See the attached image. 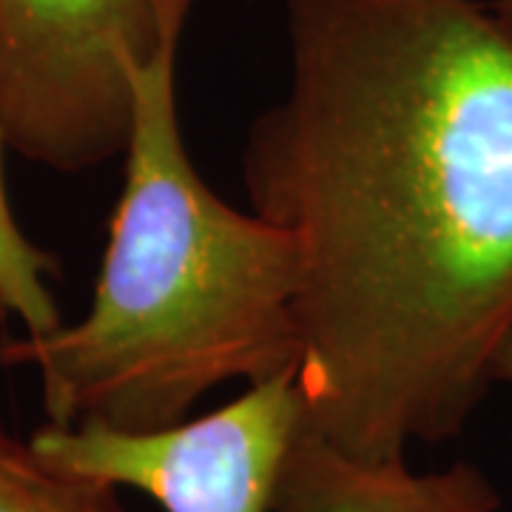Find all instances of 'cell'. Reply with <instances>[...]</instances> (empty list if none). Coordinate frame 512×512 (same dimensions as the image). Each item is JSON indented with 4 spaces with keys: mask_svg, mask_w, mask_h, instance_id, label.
<instances>
[{
    "mask_svg": "<svg viewBox=\"0 0 512 512\" xmlns=\"http://www.w3.org/2000/svg\"><path fill=\"white\" fill-rule=\"evenodd\" d=\"M493 382L512 384V328L493 359Z\"/></svg>",
    "mask_w": 512,
    "mask_h": 512,
    "instance_id": "obj_8",
    "label": "cell"
},
{
    "mask_svg": "<svg viewBox=\"0 0 512 512\" xmlns=\"http://www.w3.org/2000/svg\"><path fill=\"white\" fill-rule=\"evenodd\" d=\"M501 493L470 461L413 473L407 458L370 461L305 421L282 464L271 512H498Z\"/></svg>",
    "mask_w": 512,
    "mask_h": 512,
    "instance_id": "obj_5",
    "label": "cell"
},
{
    "mask_svg": "<svg viewBox=\"0 0 512 512\" xmlns=\"http://www.w3.org/2000/svg\"><path fill=\"white\" fill-rule=\"evenodd\" d=\"M0 512H126L120 487L40 456L0 421Z\"/></svg>",
    "mask_w": 512,
    "mask_h": 512,
    "instance_id": "obj_6",
    "label": "cell"
},
{
    "mask_svg": "<svg viewBox=\"0 0 512 512\" xmlns=\"http://www.w3.org/2000/svg\"><path fill=\"white\" fill-rule=\"evenodd\" d=\"M308 421L299 367L251 382L200 419L151 430L43 424L40 456L77 476L131 487L165 512H271L282 464Z\"/></svg>",
    "mask_w": 512,
    "mask_h": 512,
    "instance_id": "obj_4",
    "label": "cell"
},
{
    "mask_svg": "<svg viewBox=\"0 0 512 512\" xmlns=\"http://www.w3.org/2000/svg\"><path fill=\"white\" fill-rule=\"evenodd\" d=\"M9 148L0 126V316L18 322L20 333L40 336L63 325L49 279L57 276L60 262L23 234L9 205L3 180V154Z\"/></svg>",
    "mask_w": 512,
    "mask_h": 512,
    "instance_id": "obj_7",
    "label": "cell"
},
{
    "mask_svg": "<svg viewBox=\"0 0 512 512\" xmlns=\"http://www.w3.org/2000/svg\"><path fill=\"white\" fill-rule=\"evenodd\" d=\"M194 0H0V126L60 174L123 157L134 83L180 55Z\"/></svg>",
    "mask_w": 512,
    "mask_h": 512,
    "instance_id": "obj_3",
    "label": "cell"
},
{
    "mask_svg": "<svg viewBox=\"0 0 512 512\" xmlns=\"http://www.w3.org/2000/svg\"><path fill=\"white\" fill-rule=\"evenodd\" d=\"M487 3H490V9L498 15V20L512 32V0H487Z\"/></svg>",
    "mask_w": 512,
    "mask_h": 512,
    "instance_id": "obj_9",
    "label": "cell"
},
{
    "mask_svg": "<svg viewBox=\"0 0 512 512\" xmlns=\"http://www.w3.org/2000/svg\"><path fill=\"white\" fill-rule=\"evenodd\" d=\"M177 60L134 83L126 177L86 316L0 339V367L37 370L46 424L165 427L220 384L259 382L302 359L299 248L197 174Z\"/></svg>",
    "mask_w": 512,
    "mask_h": 512,
    "instance_id": "obj_2",
    "label": "cell"
},
{
    "mask_svg": "<svg viewBox=\"0 0 512 512\" xmlns=\"http://www.w3.org/2000/svg\"><path fill=\"white\" fill-rule=\"evenodd\" d=\"M288 86L242 143L299 248V382L350 456L456 439L512 328V32L487 0H285Z\"/></svg>",
    "mask_w": 512,
    "mask_h": 512,
    "instance_id": "obj_1",
    "label": "cell"
}]
</instances>
